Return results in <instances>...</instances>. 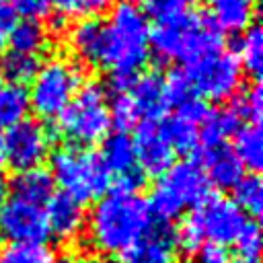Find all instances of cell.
I'll use <instances>...</instances> for the list:
<instances>
[{
	"mask_svg": "<svg viewBox=\"0 0 263 263\" xmlns=\"http://www.w3.org/2000/svg\"><path fill=\"white\" fill-rule=\"evenodd\" d=\"M148 201L138 193L111 191L88 214V240L105 255H125L154 228Z\"/></svg>",
	"mask_w": 263,
	"mask_h": 263,
	"instance_id": "1",
	"label": "cell"
},
{
	"mask_svg": "<svg viewBox=\"0 0 263 263\" xmlns=\"http://www.w3.org/2000/svg\"><path fill=\"white\" fill-rule=\"evenodd\" d=\"M148 47L160 64L183 62L189 66L201 55L222 47V37L210 14L187 10L179 18L156 23L150 31Z\"/></svg>",
	"mask_w": 263,
	"mask_h": 263,
	"instance_id": "2",
	"label": "cell"
},
{
	"mask_svg": "<svg viewBox=\"0 0 263 263\" xmlns=\"http://www.w3.org/2000/svg\"><path fill=\"white\" fill-rule=\"evenodd\" d=\"M150 27L148 16L132 4H117L109 21L105 23V47L101 68L111 72H129L138 70L148 62Z\"/></svg>",
	"mask_w": 263,
	"mask_h": 263,
	"instance_id": "3",
	"label": "cell"
},
{
	"mask_svg": "<svg viewBox=\"0 0 263 263\" xmlns=\"http://www.w3.org/2000/svg\"><path fill=\"white\" fill-rule=\"evenodd\" d=\"M210 195V183L203 166L195 160H181L173 164L150 193L148 208L158 222L179 218L187 208H195Z\"/></svg>",
	"mask_w": 263,
	"mask_h": 263,
	"instance_id": "4",
	"label": "cell"
},
{
	"mask_svg": "<svg viewBox=\"0 0 263 263\" xmlns=\"http://www.w3.org/2000/svg\"><path fill=\"white\" fill-rule=\"evenodd\" d=\"M49 175L66 195L74 197L82 205L103 197L111 185V175L101 162L99 154L76 146L60 148L51 154Z\"/></svg>",
	"mask_w": 263,
	"mask_h": 263,
	"instance_id": "5",
	"label": "cell"
},
{
	"mask_svg": "<svg viewBox=\"0 0 263 263\" xmlns=\"http://www.w3.org/2000/svg\"><path fill=\"white\" fill-rule=\"evenodd\" d=\"M111 127L105 88L99 82H86L78 88L68 107L58 115V132L76 148L99 144Z\"/></svg>",
	"mask_w": 263,
	"mask_h": 263,
	"instance_id": "6",
	"label": "cell"
},
{
	"mask_svg": "<svg viewBox=\"0 0 263 263\" xmlns=\"http://www.w3.org/2000/svg\"><path fill=\"white\" fill-rule=\"evenodd\" d=\"M84 82L82 68L66 58H49L31 80L29 109L41 119L58 117Z\"/></svg>",
	"mask_w": 263,
	"mask_h": 263,
	"instance_id": "7",
	"label": "cell"
},
{
	"mask_svg": "<svg viewBox=\"0 0 263 263\" xmlns=\"http://www.w3.org/2000/svg\"><path fill=\"white\" fill-rule=\"evenodd\" d=\"M193 90L208 101L222 103L232 99L242 84V68L232 51L222 47L191 62L185 70Z\"/></svg>",
	"mask_w": 263,
	"mask_h": 263,
	"instance_id": "8",
	"label": "cell"
},
{
	"mask_svg": "<svg viewBox=\"0 0 263 263\" xmlns=\"http://www.w3.org/2000/svg\"><path fill=\"white\" fill-rule=\"evenodd\" d=\"M187 218L193 222L203 242H216L222 247L234 242L247 222L240 208L224 195H208Z\"/></svg>",
	"mask_w": 263,
	"mask_h": 263,
	"instance_id": "9",
	"label": "cell"
},
{
	"mask_svg": "<svg viewBox=\"0 0 263 263\" xmlns=\"http://www.w3.org/2000/svg\"><path fill=\"white\" fill-rule=\"evenodd\" d=\"M4 138V162H8L16 173L41 166L49 156L51 134L37 119H23L6 129Z\"/></svg>",
	"mask_w": 263,
	"mask_h": 263,
	"instance_id": "10",
	"label": "cell"
},
{
	"mask_svg": "<svg viewBox=\"0 0 263 263\" xmlns=\"http://www.w3.org/2000/svg\"><path fill=\"white\" fill-rule=\"evenodd\" d=\"M0 236L8 242H43L49 236L41 205L6 197L0 205Z\"/></svg>",
	"mask_w": 263,
	"mask_h": 263,
	"instance_id": "11",
	"label": "cell"
},
{
	"mask_svg": "<svg viewBox=\"0 0 263 263\" xmlns=\"http://www.w3.org/2000/svg\"><path fill=\"white\" fill-rule=\"evenodd\" d=\"M134 152L138 162L136 166L144 177H162L175 164V152L164 144L154 121H144L138 125L134 138Z\"/></svg>",
	"mask_w": 263,
	"mask_h": 263,
	"instance_id": "12",
	"label": "cell"
},
{
	"mask_svg": "<svg viewBox=\"0 0 263 263\" xmlns=\"http://www.w3.org/2000/svg\"><path fill=\"white\" fill-rule=\"evenodd\" d=\"M45 220L47 230L62 242H70L84 230L86 224V212L80 201L74 197L62 193L51 195V199L45 203Z\"/></svg>",
	"mask_w": 263,
	"mask_h": 263,
	"instance_id": "13",
	"label": "cell"
},
{
	"mask_svg": "<svg viewBox=\"0 0 263 263\" xmlns=\"http://www.w3.org/2000/svg\"><path fill=\"white\" fill-rule=\"evenodd\" d=\"M68 47L72 53L95 68H101L103 62V47H105V23L97 16H88L78 21L66 31Z\"/></svg>",
	"mask_w": 263,
	"mask_h": 263,
	"instance_id": "14",
	"label": "cell"
},
{
	"mask_svg": "<svg viewBox=\"0 0 263 263\" xmlns=\"http://www.w3.org/2000/svg\"><path fill=\"white\" fill-rule=\"evenodd\" d=\"M175 230L166 222H154L150 234L123 255V263H177L175 257Z\"/></svg>",
	"mask_w": 263,
	"mask_h": 263,
	"instance_id": "15",
	"label": "cell"
},
{
	"mask_svg": "<svg viewBox=\"0 0 263 263\" xmlns=\"http://www.w3.org/2000/svg\"><path fill=\"white\" fill-rule=\"evenodd\" d=\"M132 103L136 105L140 117L154 121L164 115L166 101H164V82L158 72H146L136 78L132 90L127 92Z\"/></svg>",
	"mask_w": 263,
	"mask_h": 263,
	"instance_id": "16",
	"label": "cell"
},
{
	"mask_svg": "<svg viewBox=\"0 0 263 263\" xmlns=\"http://www.w3.org/2000/svg\"><path fill=\"white\" fill-rule=\"evenodd\" d=\"M205 177L208 183L218 189H234L242 179V164L228 146L205 150Z\"/></svg>",
	"mask_w": 263,
	"mask_h": 263,
	"instance_id": "17",
	"label": "cell"
},
{
	"mask_svg": "<svg viewBox=\"0 0 263 263\" xmlns=\"http://www.w3.org/2000/svg\"><path fill=\"white\" fill-rule=\"evenodd\" d=\"M101 162L105 168L115 173L117 177L136 168V152H134V138L125 132H111L101 140Z\"/></svg>",
	"mask_w": 263,
	"mask_h": 263,
	"instance_id": "18",
	"label": "cell"
},
{
	"mask_svg": "<svg viewBox=\"0 0 263 263\" xmlns=\"http://www.w3.org/2000/svg\"><path fill=\"white\" fill-rule=\"evenodd\" d=\"M210 18L222 31H245L255 14L257 0H208Z\"/></svg>",
	"mask_w": 263,
	"mask_h": 263,
	"instance_id": "19",
	"label": "cell"
},
{
	"mask_svg": "<svg viewBox=\"0 0 263 263\" xmlns=\"http://www.w3.org/2000/svg\"><path fill=\"white\" fill-rule=\"evenodd\" d=\"M51 195H53V179L47 168L37 166L31 171H23L16 173V177L12 179V197L43 208V203H47Z\"/></svg>",
	"mask_w": 263,
	"mask_h": 263,
	"instance_id": "20",
	"label": "cell"
},
{
	"mask_svg": "<svg viewBox=\"0 0 263 263\" xmlns=\"http://www.w3.org/2000/svg\"><path fill=\"white\" fill-rule=\"evenodd\" d=\"M238 127H240V119L234 115L232 109H214L208 111V115L203 117L201 127L197 132V140H201L205 150L218 148L224 146V142L230 136H234Z\"/></svg>",
	"mask_w": 263,
	"mask_h": 263,
	"instance_id": "21",
	"label": "cell"
},
{
	"mask_svg": "<svg viewBox=\"0 0 263 263\" xmlns=\"http://www.w3.org/2000/svg\"><path fill=\"white\" fill-rule=\"evenodd\" d=\"M156 129L160 134V138L164 140V144L173 152L189 154L197 146V127L179 115L162 117L160 123L156 125Z\"/></svg>",
	"mask_w": 263,
	"mask_h": 263,
	"instance_id": "22",
	"label": "cell"
},
{
	"mask_svg": "<svg viewBox=\"0 0 263 263\" xmlns=\"http://www.w3.org/2000/svg\"><path fill=\"white\" fill-rule=\"evenodd\" d=\"M240 68H245L255 80H259L263 68V31L259 25H249L236 39V53Z\"/></svg>",
	"mask_w": 263,
	"mask_h": 263,
	"instance_id": "23",
	"label": "cell"
},
{
	"mask_svg": "<svg viewBox=\"0 0 263 263\" xmlns=\"http://www.w3.org/2000/svg\"><path fill=\"white\" fill-rule=\"evenodd\" d=\"M8 41L12 51L37 55L47 47L49 35L47 29L37 21H16L14 27L8 31Z\"/></svg>",
	"mask_w": 263,
	"mask_h": 263,
	"instance_id": "24",
	"label": "cell"
},
{
	"mask_svg": "<svg viewBox=\"0 0 263 263\" xmlns=\"http://www.w3.org/2000/svg\"><path fill=\"white\" fill-rule=\"evenodd\" d=\"M234 154L240 160L242 168H251L253 175L263 166V140H261V127L259 125H245L238 127L234 134Z\"/></svg>",
	"mask_w": 263,
	"mask_h": 263,
	"instance_id": "25",
	"label": "cell"
},
{
	"mask_svg": "<svg viewBox=\"0 0 263 263\" xmlns=\"http://www.w3.org/2000/svg\"><path fill=\"white\" fill-rule=\"evenodd\" d=\"M29 111V95L23 86L0 84V129H8L23 121Z\"/></svg>",
	"mask_w": 263,
	"mask_h": 263,
	"instance_id": "26",
	"label": "cell"
},
{
	"mask_svg": "<svg viewBox=\"0 0 263 263\" xmlns=\"http://www.w3.org/2000/svg\"><path fill=\"white\" fill-rule=\"evenodd\" d=\"M39 58L37 55H27V53H16L10 51L2 58L0 64V76L8 80V84L23 86L25 82H31L39 70Z\"/></svg>",
	"mask_w": 263,
	"mask_h": 263,
	"instance_id": "27",
	"label": "cell"
},
{
	"mask_svg": "<svg viewBox=\"0 0 263 263\" xmlns=\"http://www.w3.org/2000/svg\"><path fill=\"white\" fill-rule=\"evenodd\" d=\"M240 212L249 216H259L263 212V183L259 175H247L242 177L234 187V199H232Z\"/></svg>",
	"mask_w": 263,
	"mask_h": 263,
	"instance_id": "28",
	"label": "cell"
},
{
	"mask_svg": "<svg viewBox=\"0 0 263 263\" xmlns=\"http://www.w3.org/2000/svg\"><path fill=\"white\" fill-rule=\"evenodd\" d=\"M53 255L43 242H8L0 251V263H51Z\"/></svg>",
	"mask_w": 263,
	"mask_h": 263,
	"instance_id": "29",
	"label": "cell"
},
{
	"mask_svg": "<svg viewBox=\"0 0 263 263\" xmlns=\"http://www.w3.org/2000/svg\"><path fill=\"white\" fill-rule=\"evenodd\" d=\"M234 115L242 121H251V125H259L261 113H263V92H261V82L255 80L238 99H234V105L230 107Z\"/></svg>",
	"mask_w": 263,
	"mask_h": 263,
	"instance_id": "30",
	"label": "cell"
},
{
	"mask_svg": "<svg viewBox=\"0 0 263 263\" xmlns=\"http://www.w3.org/2000/svg\"><path fill=\"white\" fill-rule=\"evenodd\" d=\"M162 82H164V101H166V107L179 109L181 105H185L187 101H191L193 97H197L195 90H193V86H191V82H189V78H187V74L181 72V70L168 72V76L162 78Z\"/></svg>",
	"mask_w": 263,
	"mask_h": 263,
	"instance_id": "31",
	"label": "cell"
},
{
	"mask_svg": "<svg viewBox=\"0 0 263 263\" xmlns=\"http://www.w3.org/2000/svg\"><path fill=\"white\" fill-rule=\"evenodd\" d=\"M109 117H111V123L117 127V132L127 134V129L138 125L140 113L132 103L129 95H113V101L109 105Z\"/></svg>",
	"mask_w": 263,
	"mask_h": 263,
	"instance_id": "32",
	"label": "cell"
},
{
	"mask_svg": "<svg viewBox=\"0 0 263 263\" xmlns=\"http://www.w3.org/2000/svg\"><path fill=\"white\" fill-rule=\"evenodd\" d=\"M189 8V0H146V12L156 23L179 18Z\"/></svg>",
	"mask_w": 263,
	"mask_h": 263,
	"instance_id": "33",
	"label": "cell"
},
{
	"mask_svg": "<svg viewBox=\"0 0 263 263\" xmlns=\"http://www.w3.org/2000/svg\"><path fill=\"white\" fill-rule=\"evenodd\" d=\"M234 245L240 251V257H245V259H257V255L261 251V230H259V224L253 222V220H247L245 226H242V230L238 232Z\"/></svg>",
	"mask_w": 263,
	"mask_h": 263,
	"instance_id": "34",
	"label": "cell"
},
{
	"mask_svg": "<svg viewBox=\"0 0 263 263\" xmlns=\"http://www.w3.org/2000/svg\"><path fill=\"white\" fill-rule=\"evenodd\" d=\"M10 6L16 16H23V21H39L49 12L47 0H10Z\"/></svg>",
	"mask_w": 263,
	"mask_h": 263,
	"instance_id": "35",
	"label": "cell"
},
{
	"mask_svg": "<svg viewBox=\"0 0 263 263\" xmlns=\"http://www.w3.org/2000/svg\"><path fill=\"white\" fill-rule=\"evenodd\" d=\"M195 257H197V263H228L230 261L228 249L216 242H203L199 251L195 253Z\"/></svg>",
	"mask_w": 263,
	"mask_h": 263,
	"instance_id": "36",
	"label": "cell"
},
{
	"mask_svg": "<svg viewBox=\"0 0 263 263\" xmlns=\"http://www.w3.org/2000/svg\"><path fill=\"white\" fill-rule=\"evenodd\" d=\"M144 175L140 173V168L136 166V168H132V171H127V173H123V175H119L117 179H115V191H121V193H136L142 185H144Z\"/></svg>",
	"mask_w": 263,
	"mask_h": 263,
	"instance_id": "37",
	"label": "cell"
},
{
	"mask_svg": "<svg viewBox=\"0 0 263 263\" xmlns=\"http://www.w3.org/2000/svg\"><path fill=\"white\" fill-rule=\"evenodd\" d=\"M138 74H129V72H111L107 78V86L113 95H127L136 82Z\"/></svg>",
	"mask_w": 263,
	"mask_h": 263,
	"instance_id": "38",
	"label": "cell"
},
{
	"mask_svg": "<svg viewBox=\"0 0 263 263\" xmlns=\"http://www.w3.org/2000/svg\"><path fill=\"white\" fill-rule=\"evenodd\" d=\"M49 2V8L53 6L58 10V16H76L82 12V6H80V0H47Z\"/></svg>",
	"mask_w": 263,
	"mask_h": 263,
	"instance_id": "39",
	"label": "cell"
},
{
	"mask_svg": "<svg viewBox=\"0 0 263 263\" xmlns=\"http://www.w3.org/2000/svg\"><path fill=\"white\" fill-rule=\"evenodd\" d=\"M14 23H16V14H14L12 6L6 2H0V33L10 31L14 27Z\"/></svg>",
	"mask_w": 263,
	"mask_h": 263,
	"instance_id": "40",
	"label": "cell"
},
{
	"mask_svg": "<svg viewBox=\"0 0 263 263\" xmlns=\"http://www.w3.org/2000/svg\"><path fill=\"white\" fill-rule=\"evenodd\" d=\"M111 2L113 0H80V6L84 14H103L111 6Z\"/></svg>",
	"mask_w": 263,
	"mask_h": 263,
	"instance_id": "41",
	"label": "cell"
},
{
	"mask_svg": "<svg viewBox=\"0 0 263 263\" xmlns=\"http://www.w3.org/2000/svg\"><path fill=\"white\" fill-rule=\"evenodd\" d=\"M51 263H88L82 255H74V253H68V255H62L58 259H53Z\"/></svg>",
	"mask_w": 263,
	"mask_h": 263,
	"instance_id": "42",
	"label": "cell"
},
{
	"mask_svg": "<svg viewBox=\"0 0 263 263\" xmlns=\"http://www.w3.org/2000/svg\"><path fill=\"white\" fill-rule=\"evenodd\" d=\"M6 195H8V181H6L4 173L0 171V205L6 201Z\"/></svg>",
	"mask_w": 263,
	"mask_h": 263,
	"instance_id": "43",
	"label": "cell"
},
{
	"mask_svg": "<svg viewBox=\"0 0 263 263\" xmlns=\"http://www.w3.org/2000/svg\"><path fill=\"white\" fill-rule=\"evenodd\" d=\"M4 164V138H2V134H0V166Z\"/></svg>",
	"mask_w": 263,
	"mask_h": 263,
	"instance_id": "44",
	"label": "cell"
},
{
	"mask_svg": "<svg viewBox=\"0 0 263 263\" xmlns=\"http://www.w3.org/2000/svg\"><path fill=\"white\" fill-rule=\"evenodd\" d=\"M228 263H257V259H245V257H238V259L228 261Z\"/></svg>",
	"mask_w": 263,
	"mask_h": 263,
	"instance_id": "45",
	"label": "cell"
},
{
	"mask_svg": "<svg viewBox=\"0 0 263 263\" xmlns=\"http://www.w3.org/2000/svg\"><path fill=\"white\" fill-rule=\"evenodd\" d=\"M140 2H146V0H121V4H132V6L140 4Z\"/></svg>",
	"mask_w": 263,
	"mask_h": 263,
	"instance_id": "46",
	"label": "cell"
},
{
	"mask_svg": "<svg viewBox=\"0 0 263 263\" xmlns=\"http://www.w3.org/2000/svg\"><path fill=\"white\" fill-rule=\"evenodd\" d=\"M4 53V33H0V55Z\"/></svg>",
	"mask_w": 263,
	"mask_h": 263,
	"instance_id": "47",
	"label": "cell"
},
{
	"mask_svg": "<svg viewBox=\"0 0 263 263\" xmlns=\"http://www.w3.org/2000/svg\"><path fill=\"white\" fill-rule=\"evenodd\" d=\"M107 263H115V261H107Z\"/></svg>",
	"mask_w": 263,
	"mask_h": 263,
	"instance_id": "48",
	"label": "cell"
},
{
	"mask_svg": "<svg viewBox=\"0 0 263 263\" xmlns=\"http://www.w3.org/2000/svg\"><path fill=\"white\" fill-rule=\"evenodd\" d=\"M0 84H2V76H0Z\"/></svg>",
	"mask_w": 263,
	"mask_h": 263,
	"instance_id": "49",
	"label": "cell"
}]
</instances>
